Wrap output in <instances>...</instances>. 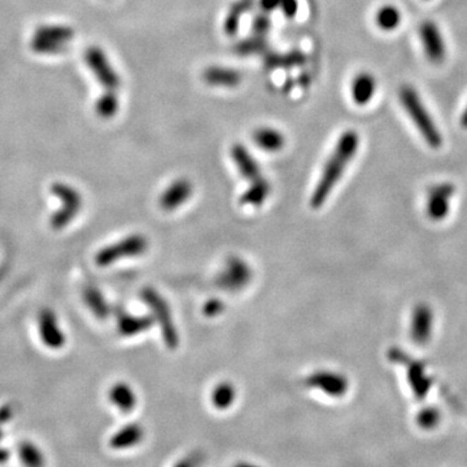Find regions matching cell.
Masks as SVG:
<instances>
[{
	"mask_svg": "<svg viewBox=\"0 0 467 467\" xmlns=\"http://www.w3.org/2000/svg\"><path fill=\"white\" fill-rule=\"evenodd\" d=\"M360 146V136L355 130H347L341 135L335 144L331 156L326 161L324 172L318 181L316 189L310 198V206L319 209L333 192L335 186L341 181L343 173L355 159Z\"/></svg>",
	"mask_w": 467,
	"mask_h": 467,
	"instance_id": "cell-1",
	"label": "cell"
},
{
	"mask_svg": "<svg viewBox=\"0 0 467 467\" xmlns=\"http://www.w3.org/2000/svg\"><path fill=\"white\" fill-rule=\"evenodd\" d=\"M400 102L428 146L435 150L440 148L443 144V138L417 90H414L412 86L401 88Z\"/></svg>",
	"mask_w": 467,
	"mask_h": 467,
	"instance_id": "cell-2",
	"label": "cell"
},
{
	"mask_svg": "<svg viewBox=\"0 0 467 467\" xmlns=\"http://www.w3.org/2000/svg\"><path fill=\"white\" fill-rule=\"evenodd\" d=\"M143 301L148 305L152 317L159 324L164 343L167 348L177 349L179 347V333L175 327V319L167 301L152 287H144L141 292Z\"/></svg>",
	"mask_w": 467,
	"mask_h": 467,
	"instance_id": "cell-3",
	"label": "cell"
},
{
	"mask_svg": "<svg viewBox=\"0 0 467 467\" xmlns=\"http://www.w3.org/2000/svg\"><path fill=\"white\" fill-rule=\"evenodd\" d=\"M150 246L148 239L142 234H131L126 238L121 239L117 243L102 248L95 256L97 266H110L122 259L138 257L147 252Z\"/></svg>",
	"mask_w": 467,
	"mask_h": 467,
	"instance_id": "cell-4",
	"label": "cell"
},
{
	"mask_svg": "<svg viewBox=\"0 0 467 467\" xmlns=\"http://www.w3.org/2000/svg\"><path fill=\"white\" fill-rule=\"evenodd\" d=\"M51 192L61 201V208L52 214L49 225L54 230H63L71 223L82 208V196L80 191L71 184L56 182L51 186Z\"/></svg>",
	"mask_w": 467,
	"mask_h": 467,
	"instance_id": "cell-5",
	"label": "cell"
},
{
	"mask_svg": "<svg viewBox=\"0 0 467 467\" xmlns=\"http://www.w3.org/2000/svg\"><path fill=\"white\" fill-rule=\"evenodd\" d=\"M388 357L391 361L406 366V374H408V382L412 387L414 396L418 400H422L427 396L428 391L432 386V380L428 377L426 372V366L420 361L413 360L412 357L408 356L400 349L392 348L388 352Z\"/></svg>",
	"mask_w": 467,
	"mask_h": 467,
	"instance_id": "cell-6",
	"label": "cell"
},
{
	"mask_svg": "<svg viewBox=\"0 0 467 467\" xmlns=\"http://www.w3.org/2000/svg\"><path fill=\"white\" fill-rule=\"evenodd\" d=\"M85 61L96 80L107 91H117L121 86V80L117 71L113 69L111 61L102 48L88 47L85 52Z\"/></svg>",
	"mask_w": 467,
	"mask_h": 467,
	"instance_id": "cell-7",
	"label": "cell"
},
{
	"mask_svg": "<svg viewBox=\"0 0 467 467\" xmlns=\"http://www.w3.org/2000/svg\"><path fill=\"white\" fill-rule=\"evenodd\" d=\"M252 279V269L243 259L231 256L217 278V283L223 290L237 292L246 287Z\"/></svg>",
	"mask_w": 467,
	"mask_h": 467,
	"instance_id": "cell-8",
	"label": "cell"
},
{
	"mask_svg": "<svg viewBox=\"0 0 467 467\" xmlns=\"http://www.w3.org/2000/svg\"><path fill=\"white\" fill-rule=\"evenodd\" d=\"M305 386L324 392L333 398H341L348 392L349 382L345 375L330 370H317L305 379Z\"/></svg>",
	"mask_w": 467,
	"mask_h": 467,
	"instance_id": "cell-9",
	"label": "cell"
},
{
	"mask_svg": "<svg viewBox=\"0 0 467 467\" xmlns=\"http://www.w3.org/2000/svg\"><path fill=\"white\" fill-rule=\"evenodd\" d=\"M456 192V187L451 183H439L428 191L427 215L432 221L440 222L445 220L451 211V200Z\"/></svg>",
	"mask_w": 467,
	"mask_h": 467,
	"instance_id": "cell-10",
	"label": "cell"
},
{
	"mask_svg": "<svg viewBox=\"0 0 467 467\" xmlns=\"http://www.w3.org/2000/svg\"><path fill=\"white\" fill-rule=\"evenodd\" d=\"M38 333L43 345H46L47 348L57 350L63 348L66 343V336L59 325L57 316L51 309L40 310L38 316Z\"/></svg>",
	"mask_w": 467,
	"mask_h": 467,
	"instance_id": "cell-11",
	"label": "cell"
},
{
	"mask_svg": "<svg viewBox=\"0 0 467 467\" xmlns=\"http://www.w3.org/2000/svg\"><path fill=\"white\" fill-rule=\"evenodd\" d=\"M420 35L428 60L434 64L442 63L447 55V48L439 26L435 23L426 21L420 26Z\"/></svg>",
	"mask_w": 467,
	"mask_h": 467,
	"instance_id": "cell-12",
	"label": "cell"
},
{
	"mask_svg": "<svg viewBox=\"0 0 467 467\" xmlns=\"http://www.w3.org/2000/svg\"><path fill=\"white\" fill-rule=\"evenodd\" d=\"M434 329V313L427 304H418L413 309L410 321V336L418 345H426Z\"/></svg>",
	"mask_w": 467,
	"mask_h": 467,
	"instance_id": "cell-13",
	"label": "cell"
},
{
	"mask_svg": "<svg viewBox=\"0 0 467 467\" xmlns=\"http://www.w3.org/2000/svg\"><path fill=\"white\" fill-rule=\"evenodd\" d=\"M192 192H194V186L191 181L186 178L175 179V182L170 183L167 190L161 194L160 206L165 212H173L191 198Z\"/></svg>",
	"mask_w": 467,
	"mask_h": 467,
	"instance_id": "cell-14",
	"label": "cell"
},
{
	"mask_svg": "<svg viewBox=\"0 0 467 467\" xmlns=\"http://www.w3.org/2000/svg\"><path fill=\"white\" fill-rule=\"evenodd\" d=\"M231 158L238 167L239 173L242 177H244V179L248 182H251V184L259 182L264 178L261 167L243 144L235 143L231 147Z\"/></svg>",
	"mask_w": 467,
	"mask_h": 467,
	"instance_id": "cell-15",
	"label": "cell"
},
{
	"mask_svg": "<svg viewBox=\"0 0 467 467\" xmlns=\"http://www.w3.org/2000/svg\"><path fill=\"white\" fill-rule=\"evenodd\" d=\"M146 437V430L141 423L133 422L117 430L110 439V447L114 451H129L136 448Z\"/></svg>",
	"mask_w": 467,
	"mask_h": 467,
	"instance_id": "cell-16",
	"label": "cell"
},
{
	"mask_svg": "<svg viewBox=\"0 0 467 467\" xmlns=\"http://www.w3.org/2000/svg\"><path fill=\"white\" fill-rule=\"evenodd\" d=\"M116 318H117V327L122 336H135L139 333L150 330L155 324V319L152 316H133L127 313L124 309H116Z\"/></svg>",
	"mask_w": 467,
	"mask_h": 467,
	"instance_id": "cell-17",
	"label": "cell"
},
{
	"mask_svg": "<svg viewBox=\"0 0 467 467\" xmlns=\"http://www.w3.org/2000/svg\"><path fill=\"white\" fill-rule=\"evenodd\" d=\"M203 80L215 88H234L242 82V73L226 66H209L203 73Z\"/></svg>",
	"mask_w": 467,
	"mask_h": 467,
	"instance_id": "cell-18",
	"label": "cell"
},
{
	"mask_svg": "<svg viewBox=\"0 0 467 467\" xmlns=\"http://www.w3.org/2000/svg\"><path fill=\"white\" fill-rule=\"evenodd\" d=\"M110 401L122 413H130L134 410L138 404V397L131 386L125 382H119L112 386L110 389Z\"/></svg>",
	"mask_w": 467,
	"mask_h": 467,
	"instance_id": "cell-19",
	"label": "cell"
},
{
	"mask_svg": "<svg viewBox=\"0 0 467 467\" xmlns=\"http://www.w3.org/2000/svg\"><path fill=\"white\" fill-rule=\"evenodd\" d=\"M377 91V80L370 73H360L352 82V97L358 105H366Z\"/></svg>",
	"mask_w": 467,
	"mask_h": 467,
	"instance_id": "cell-20",
	"label": "cell"
},
{
	"mask_svg": "<svg viewBox=\"0 0 467 467\" xmlns=\"http://www.w3.org/2000/svg\"><path fill=\"white\" fill-rule=\"evenodd\" d=\"M82 295H83V300L86 302V305L95 317L100 318V319L110 317L111 307L97 287L91 285H86L83 288Z\"/></svg>",
	"mask_w": 467,
	"mask_h": 467,
	"instance_id": "cell-21",
	"label": "cell"
},
{
	"mask_svg": "<svg viewBox=\"0 0 467 467\" xmlns=\"http://www.w3.org/2000/svg\"><path fill=\"white\" fill-rule=\"evenodd\" d=\"M256 146L266 152H278L285 147V135L273 127H261L254 133Z\"/></svg>",
	"mask_w": 467,
	"mask_h": 467,
	"instance_id": "cell-22",
	"label": "cell"
},
{
	"mask_svg": "<svg viewBox=\"0 0 467 467\" xmlns=\"http://www.w3.org/2000/svg\"><path fill=\"white\" fill-rule=\"evenodd\" d=\"M271 192V184L262 178L259 182L252 183L239 199V204L243 206H261Z\"/></svg>",
	"mask_w": 467,
	"mask_h": 467,
	"instance_id": "cell-23",
	"label": "cell"
},
{
	"mask_svg": "<svg viewBox=\"0 0 467 467\" xmlns=\"http://www.w3.org/2000/svg\"><path fill=\"white\" fill-rule=\"evenodd\" d=\"M252 6H254V0H238L237 3H234L230 7L229 12L225 18V23H223V29L227 35L232 37L237 34L242 17L252 8Z\"/></svg>",
	"mask_w": 467,
	"mask_h": 467,
	"instance_id": "cell-24",
	"label": "cell"
},
{
	"mask_svg": "<svg viewBox=\"0 0 467 467\" xmlns=\"http://www.w3.org/2000/svg\"><path fill=\"white\" fill-rule=\"evenodd\" d=\"M211 400L215 409L227 410L237 400V388L230 382H221L213 388Z\"/></svg>",
	"mask_w": 467,
	"mask_h": 467,
	"instance_id": "cell-25",
	"label": "cell"
},
{
	"mask_svg": "<svg viewBox=\"0 0 467 467\" xmlns=\"http://www.w3.org/2000/svg\"><path fill=\"white\" fill-rule=\"evenodd\" d=\"M17 454L21 463L25 467H45L46 466V457L37 444L32 442H24L17 448Z\"/></svg>",
	"mask_w": 467,
	"mask_h": 467,
	"instance_id": "cell-26",
	"label": "cell"
},
{
	"mask_svg": "<svg viewBox=\"0 0 467 467\" xmlns=\"http://www.w3.org/2000/svg\"><path fill=\"white\" fill-rule=\"evenodd\" d=\"M34 35L68 45L74 38V30L66 25H40Z\"/></svg>",
	"mask_w": 467,
	"mask_h": 467,
	"instance_id": "cell-27",
	"label": "cell"
},
{
	"mask_svg": "<svg viewBox=\"0 0 467 467\" xmlns=\"http://www.w3.org/2000/svg\"><path fill=\"white\" fill-rule=\"evenodd\" d=\"M302 63H305V55L300 51H292L287 54H269L265 57V64L270 69L292 68Z\"/></svg>",
	"mask_w": 467,
	"mask_h": 467,
	"instance_id": "cell-28",
	"label": "cell"
},
{
	"mask_svg": "<svg viewBox=\"0 0 467 467\" xmlns=\"http://www.w3.org/2000/svg\"><path fill=\"white\" fill-rule=\"evenodd\" d=\"M377 24L384 32L395 30L398 25L401 24V13L395 6H383L380 7L377 13Z\"/></svg>",
	"mask_w": 467,
	"mask_h": 467,
	"instance_id": "cell-29",
	"label": "cell"
},
{
	"mask_svg": "<svg viewBox=\"0 0 467 467\" xmlns=\"http://www.w3.org/2000/svg\"><path fill=\"white\" fill-rule=\"evenodd\" d=\"M119 108V96L116 91H107L96 100L95 112L100 119H110L114 117Z\"/></svg>",
	"mask_w": 467,
	"mask_h": 467,
	"instance_id": "cell-30",
	"label": "cell"
},
{
	"mask_svg": "<svg viewBox=\"0 0 467 467\" xmlns=\"http://www.w3.org/2000/svg\"><path fill=\"white\" fill-rule=\"evenodd\" d=\"M30 47L35 54L52 56L64 54L68 49V45L34 35L32 42H30Z\"/></svg>",
	"mask_w": 467,
	"mask_h": 467,
	"instance_id": "cell-31",
	"label": "cell"
},
{
	"mask_svg": "<svg viewBox=\"0 0 467 467\" xmlns=\"http://www.w3.org/2000/svg\"><path fill=\"white\" fill-rule=\"evenodd\" d=\"M266 48V40L264 37L254 35L251 38H247L242 42H239L235 46V52L240 56L256 55L264 52Z\"/></svg>",
	"mask_w": 467,
	"mask_h": 467,
	"instance_id": "cell-32",
	"label": "cell"
},
{
	"mask_svg": "<svg viewBox=\"0 0 467 467\" xmlns=\"http://www.w3.org/2000/svg\"><path fill=\"white\" fill-rule=\"evenodd\" d=\"M439 420H440V413L434 408L423 409L417 417V422H418L420 427L425 428V430L436 427Z\"/></svg>",
	"mask_w": 467,
	"mask_h": 467,
	"instance_id": "cell-33",
	"label": "cell"
},
{
	"mask_svg": "<svg viewBox=\"0 0 467 467\" xmlns=\"http://www.w3.org/2000/svg\"><path fill=\"white\" fill-rule=\"evenodd\" d=\"M271 26V21H270L268 12H262L259 13L257 16L254 17V24H252V30H254V35H259V37H264L268 34Z\"/></svg>",
	"mask_w": 467,
	"mask_h": 467,
	"instance_id": "cell-34",
	"label": "cell"
},
{
	"mask_svg": "<svg viewBox=\"0 0 467 467\" xmlns=\"http://www.w3.org/2000/svg\"><path fill=\"white\" fill-rule=\"evenodd\" d=\"M225 310V304L220 299H209L203 307V314L208 318H214L222 314Z\"/></svg>",
	"mask_w": 467,
	"mask_h": 467,
	"instance_id": "cell-35",
	"label": "cell"
},
{
	"mask_svg": "<svg viewBox=\"0 0 467 467\" xmlns=\"http://www.w3.org/2000/svg\"><path fill=\"white\" fill-rule=\"evenodd\" d=\"M203 461V454L200 451H192L177 461L173 467H199Z\"/></svg>",
	"mask_w": 467,
	"mask_h": 467,
	"instance_id": "cell-36",
	"label": "cell"
},
{
	"mask_svg": "<svg viewBox=\"0 0 467 467\" xmlns=\"http://www.w3.org/2000/svg\"><path fill=\"white\" fill-rule=\"evenodd\" d=\"M297 8H299L297 0H283V3L280 6V9H282L283 15L285 17H288V18L295 17V15L297 13Z\"/></svg>",
	"mask_w": 467,
	"mask_h": 467,
	"instance_id": "cell-37",
	"label": "cell"
},
{
	"mask_svg": "<svg viewBox=\"0 0 467 467\" xmlns=\"http://www.w3.org/2000/svg\"><path fill=\"white\" fill-rule=\"evenodd\" d=\"M13 415H15V409L12 405H4L3 408H0V426L12 420Z\"/></svg>",
	"mask_w": 467,
	"mask_h": 467,
	"instance_id": "cell-38",
	"label": "cell"
},
{
	"mask_svg": "<svg viewBox=\"0 0 467 467\" xmlns=\"http://www.w3.org/2000/svg\"><path fill=\"white\" fill-rule=\"evenodd\" d=\"M283 0H260V6L264 12H271L274 9L280 8Z\"/></svg>",
	"mask_w": 467,
	"mask_h": 467,
	"instance_id": "cell-39",
	"label": "cell"
},
{
	"mask_svg": "<svg viewBox=\"0 0 467 467\" xmlns=\"http://www.w3.org/2000/svg\"><path fill=\"white\" fill-rule=\"evenodd\" d=\"M9 459V451L6 449V448H3V447H0V465L1 463H4V462H7Z\"/></svg>",
	"mask_w": 467,
	"mask_h": 467,
	"instance_id": "cell-40",
	"label": "cell"
},
{
	"mask_svg": "<svg viewBox=\"0 0 467 467\" xmlns=\"http://www.w3.org/2000/svg\"><path fill=\"white\" fill-rule=\"evenodd\" d=\"M234 467H262L261 465H257L254 462H249V461H242L238 462Z\"/></svg>",
	"mask_w": 467,
	"mask_h": 467,
	"instance_id": "cell-41",
	"label": "cell"
},
{
	"mask_svg": "<svg viewBox=\"0 0 467 467\" xmlns=\"http://www.w3.org/2000/svg\"><path fill=\"white\" fill-rule=\"evenodd\" d=\"M461 124H462V126L467 127V107L466 110H465L463 113H462V117H461Z\"/></svg>",
	"mask_w": 467,
	"mask_h": 467,
	"instance_id": "cell-42",
	"label": "cell"
},
{
	"mask_svg": "<svg viewBox=\"0 0 467 467\" xmlns=\"http://www.w3.org/2000/svg\"><path fill=\"white\" fill-rule=\"evenodd\" d=\"M3 439V432H1V430H0V440Z\"/></svg>",
	"mask_w": 467,
	"mask_h": 467,
	"instance_id": "cell-43",
	"label": "cell"
}]
</instances>
